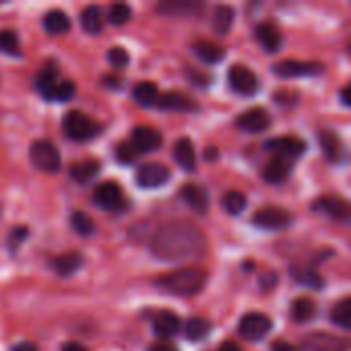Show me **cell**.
I'll use <instances>...</instances> for the list:
<instances>
[{"instance_id":"1","label":"cell","mask_w":351,"mask_h":351,"mask_svg":"<svg viewBox=\"0 0 351 351\" xmlns=\"http://www.w3.org/2000/svg\"><path fill=\"white\" fill-rule=\"evenodd\" d=\"M204 232L189 222H167L150 239V251L156 259L167 263H187L204 257L206 253Z\"/></svg>"},{"instance_id":"2","label":"cell","mask_w":351,"mask_h":351,"mask_svg":"<svg viewBox=\"0 0 351 351\" xmlns=\"http://www.w3.org/2000/svg\"><path fill=\"white\" fill-rule=\"evenodd\" d=\"M206 284H208V274L202 267H181L156 280V286L160 290L181 298H191L199 294L206 288Z\"/></svg>"},{"instance_id":"3","label":"cell","mask_w":351,"mask_h":351,"mask_svg":"<svg viewBox=\"0 0 351 351\" xmlns=\"http://www.w3.org/2000/svg\"><path fill=\"white\" fill-rule=\"evenodd\" d=\"M31 162L43 173H58L62 169V158L58 148L47 140H37L29 148Z\"/></svg>"},{"instance_id":"4","label":"cell","mask_w":351,"mask_h":351,"mask_svg":"<svg viewBox=\"0 0 351 351\" xmlns=\"http://www.w3.org/2000/svg\"><path fill=\"white\" fill-rule=\"evenodd\" d=\"M64 132H66L68 138L82 142V140L95 138L101 132V128L88 115H84L82 111H70L64 117Z\"/></svg>"},{"instance_id":"5","label":"cell","mask_w":351,"mask_h":351,"mask_svg":"<svg viewBox=\"0 0 351 351\" xmlns=\"http://www.w3.org/2000/svg\"><path fill=\"white\" fill-rule=\"evenodd\" d=\"M271 319L263 313H249L239 323V335L247 341H261L271 331Z\"/></svg>"},{"instance_id":"6","label":"cell","mask_w":351,"mask_h":351,"mask_svg":"<svg viewBox=\"0 0 351 351\" xmlns=\"http://www.w3.org/2000/svg\"><path fill=\"white\" fill-rule=\"evenodd\" d=\"M228 82H230V88L243 97H251L259 90L261 82L257 78V74L253 70H249L247 66L243 64H234L230 70H228Z\"/></svg>"},{"instance_id":"7","label":"cell","mask_w":351,"mask_h":351,"mask_svg":"<svg viewBox=\"0 0 351 351\" xmlns=\"http://www.w3.org/2000/svg\"><path fill=\"white\" fill-rule=\"evenodd\" d=\"M294 222L292 214L284 208H263L253 216V224L261 230H284Z\"/></svg>"},{"instance_id":"8","label":"cell","mask_w":351,"mask_h":351,"mask_svg":"<svg viewBox=\"0 0 351 351\" xmlns=\"http://www.w3.org/2000/svg\"><path fill=\"white\" fill-rule=\"evenodd\" d=\"M169 179H171V171H169V167H165L160 162H146V165H140L136 171V181L144 189L162 187L169 183Z\"/></svg>"},{"instance_id":"9","label":"cell","mask_w":351,"mask_h":351,"mask_svg":"<svg viewBox=\"0 0 351 351\" xmlns=\"http://www.w3.org/2000/svg\"><path fill=\"white\" fill-rule=\"evenodd\" d=\"M323 64L319 62H302V60H284L274 66V72L280 78H298V76H317L323 74Z\"/></svg>"},{"instance_id":"10","label":"cell","mask_w":351,"mask_h":351,"mask_svg":"<svg viewBox=\"0 0 351 351\" xmlns=\"http://www.w3.org/2000/svg\"><path fill=\"white\" fill-rule=\"evenodd\" d=\"M265 148L271 150L276 156L286 158V160H294L298 156H302L306 152V144L296 138V136H280V138H271L265 142Z\"/></svg>"},{"instance_id":"11","label":"cell","mask_w":351,"mask_h":351,"mask_svg":"<svg viewBox=\"0 0 351 351\" xmlns=\"http://www.w3.org/2000/svg\"><path fill=\"white\" fill-rule=\"evenodd\" d=\"M95 204L107 212H119L125 206L123 191L115 181H105L95 189Z\"/></svg>"},{"instance_id":"12","label":"cell","mask_w":351,"mask_h":351,"mask_svg":"<svg viewBox=\"0 0 351 351\" xmlns=\"http://www.w3.org/2000/svg\"><path fill=\"white\" fill-rule=\"evenodd\" d=\"M306 351H350V341L331 333H311L302 341Z\"/></svg>"},{"instance_id":"13","label":"cell","mask_w":351,"mask_h":351,"mask_svg":"<svg viewBox=\"0 0 351 351\" xmlns=\"http://www.w3.org/2000/svg\"><path fill=\"white\" fill-rule=\"evenodd\" d=\"M271 125V117L263 107H253L247 109L239 119H237V128L247 132V134H261Z\"/></svg>"},{"instance_id":"14","label":"cell","mask_w":351,"mask_h":351,"mask_svg":"<svg viewBox=\"0 0 351 351\" xmlns=\"http://www.w3.org/2000/svg\"><path fill=\"white\" fill-rule=\"evenodd\" d=\"M313 210L333 218V220H346L351 216V206L341 199V197H333V195H327V197H319L315 204H313Z\"/></svg>"},{"instance_id":"15","label":"cell","mask_w":351,"mask_h":351,"mask_svg":"<svg viewBox=\"0 0 351 351\" xmlns=\"http://www.w3.org/2000/svg\"><path fill=\"white\" fill-rule=\"evenodd\" d=\"M162 144V136L152 130V128H144V125H138L132 134V146L144 154V152H154L156 148H160Z\"/></svg>"},{"instance_id":"16","label":"cell","mask_w":351,"mask_h":351,"mask_svg":"<svg viewBox=\"0 0 351 351\" xmlns=\"http://www.w3.org/2000/svg\"><path fill=\"white\" fill-rule=\"evenodd\" d=\"M319 146H321L325 158L331 162H341L346 158V146H343L341 138L331 130H323L319 134Z\"/></svg>"},{"instance_id":"17","label":"cell","mask_w":351,"mask_h":351,"mask_svg":"<svg viewBox=\"0 0 351 351\" xmlns=\"http://www.w3.org/2000/svg\"><path fill=\"white\" fill-rule=\"evenodd\" d=\"M181 197H183V202H185L193 212H197V214H208V210H210V197H208V191H206L204 187L189 183V185H185V187L181 189Z\"/></svg>"},{"instance_id":"18","label":"cell","mask_w":351,"mask_h":351,"mask_svg":"<svg viewBox=\"0 0 351 351\" xmlns=\"http://www.w3.org/2000/svg\"><path fill=\"white\" fill-rule=\"evenodd\" d=\"M255 39L261 43V47L269 53L278 51L282 47V33L274 23H261L255 27Z\"/></svg>"},{"instance_id":"19","label":"cell","mask_w":351,"mask_h":351,"mask_svg":"<svg viewBox=\"0 0 351 351\" xmlns=\"http://www.w3.org/2000/svg\"><path fill=\"white\" fill-rule=\"evenodd\" d=\"M173 156H175L177 165H179L183 171H187V173L195 171V162H197V158H195L193 142H191L189 138H181V140H177V144H175V148H173Z\"/></svg>"},{"instance_id":"20","label":"cell","mask_w":351,"mask_h":351,"mask_svg":"<svg viewBox=\"0 0 351 351\" xmlns=\"http://www.w3.org/2000/svg\"><path fill=\"white\" fill-rule=\"evenodd\" d=\"M181 331V321L175 313L171 311H165V313H158L156 319H154V333L162 339H171L175 337L177 333Z\"/></svg>"},{"instance_id":"21","label":"cell","mask_w":351,"mask_h":351,"mask_svg":"<svg viewBox=\"0 0 351 351\" xmlns=\"http://www.w3.org/2000/svg\"><path fill=\"white\" fill-rule=\"evenodd\" d=\"M290 173H292V162L286 160V158L276 156V158H271V160L265 165V169H263V179H265L267 183L278 185V183L286 181Z\"/></svg>"},{"instance_id":"22","label":"cell","mask_w":351,"mask_h":351,"mask_svg":"<svg viewBox=\"0 0 351 351\" xmlns=\"http://www.w3.org/2000/svg\"><path fill=\"white\" fill-rule=\"evenodd\" d=\"M156 107L167 109V111H193L195 103L181 93H165V95H158Z\"/></svg>"},{"instance_id":"23","label":"cell","mask_w":351,"mask_h":351,"mask_svg":"<svg viewBox=\"0 0 351 351\" xmlns=\"http://www.w3.org/2000/svg\"><path fill=\"white\" fill-rule=\"evenodd\" d=\"M43 29L49 35H64L70 29V16L64 10L53 8V10L43 14Z\"/></svg>"},{"instance_id":"24","label":"cell","mask_w":351,"mask_h":351,"mask_svg":"<svg viewBox=\"0 0 351 351\" xmlns=\"http://www.w3.org/2000/svg\"><path fill=\"white\" fill-rule=\"evenodd\" d=\"M234 25V8L220 4L214 8V19H212V27L216 31V35H228L230 29Z\"/></svg>"},{"instance_id":"25","label":"cell","mask_w":351,"mask_h":351,"mask_svg":"<svg viewBox=\"0 0 351 351\" xmlns=\"http://www.w3.org/2000/svg\"><path fill=\"white\" fill-rule=\"evenodd\" d=\"M193 51H195V56L202 60V62H206V64H218V62H222L224 60V47H220V45H216V43H212V41H206V39H202V41H195L193 43Z\"/></svg>"},{"instance_id":"26","label":"cell","mask_w":351,"mask_h":351,"mask_svg":"<svg viewBox=\"0 0 351 351\" xmlns=\"http://www.w3.org/2000/svg\"><path fill=\"white\" fill-rule=\"evenodd\" d=\"M101 171V162L99 160H82V162H76L72 169H70V177L76 181V183H88L93 181Z\"/></svg>"},{"instance_id":"27","label":"cell","mask_w":351,"mask_h":351,"mask_svg":"<svg viewBox=\"0 0 351 351\" xmlns=\"http://www.w3.org/2000/svg\"><path fill=\"white\" fill-rule=\"evenodd\" d=\"M290 315H292V319L296 323H308V321H313L317 317V304H315V300L302 296V298L292 302Z\"/></svg>"},{"instance_id":"28","label":"cell","mask_w":351,"mask_h":351,"mask_svg":"<svg viewBox=\"0 0 351 351\" xmlns=\"http://www.w3.org/2000/svg\"><path fill=\"white\" fill-rule=\"evenodd\" d=\"M58 82H60V80H58V68H56V66H49V64L35 76V88H37L45 99H49V95H51V90L56 88Z\"/></svg>"},{"instance_id":"29","label":"cell","mask_w":351,"mask_h":351,"mask_svg":"<svg viewBox=\"0 0 351 351\" xmlns=\"http://www.w3.org/2000/svg\"><path fill=\"white\" fill-rule=\"evenodd\" d=\"M80 25L86 33L90 35H99L103 29V12L99 6H86L80 12Z\"/></svg>"},{"instance_id":"30","label":"cell","mask_w":351,"mask_h":351,"mask_svg":"<svg viewBox=\"0 0 351 351\" xmlns=\"http://www.w3.org/2000/svg\"><path fill=\"white\" fill-rule=\"evenodd\" d=\"M82 267V257L78 253H64L53 259V269L58 276H72Z\"/></svg>"},{"instance_id":"31","label":"cell","mask_w":351,"mask_h":351,"mask_svg":"<svg viewBox=\"0 0 351 351\" xmlns=\"http://www.w3.org/2000/svg\"><path fill=\"white\" fill-rule=\"evenodd\" d=\"M212 331V323L202 317H193L185 323V337L189 341H204Z\"/></svg>"},{"instance_id":"32","label":"cell","mask_w":351,"mask_h":351,"mask_svg":"<svg viewBox=\"0 0 351 351\" xmlns=\"http://www.w3.org/2000/svg\"><path fill=\"white\" fill-rule=\"evenodd\" d=\"M134 99H136V103L142 105V107L156 105V101H158V88H156V84H154V82H148V80L138 82V84L134 86Z\"/></svg>"},{"instance_id":"33","label":"cell","mask_w":351,"mask_h":351,"mask_svg":"<svg viewBox=\"0 0 351 351\" xmlns=\"http://www.w3.org/2000/svg\"><path fill=\"white\" fill-rule=\"evenodd\" d=\"M331 323L337 325L339 329L351 331V296L350 298L339 300L333 306V311H331Z\"/></svg>"},{"instance_id":"34","label":"cell","mask_w":351,"mask_h":351,"mask_svg":"<svg viewBox=\"0 0 351 351\" xmlns=\"http://www.w3.org/2000/svg\"><path fill=\"white\" fill-rule=\"evenodd\" d=\"M158 12H167V14H189L195 10H202L199 2H191V0H171V2H162L156 8Z\"/></svg>"},{"instance_id":"35","label":"cell","mask_w":351,"mask_h":351,"mask_svg":"<svg viewBox=\"0 0 351 351\" xmlns=\"http://www.w3.org/2000/svg\"><path fill=\"white\" fill-rule=\"evenodd\" d=\"M222 208H224V212L230 214V216L243 214L245 208H247V197H245V193H241V191H228V193H224V197H222Z\"/></svg>"},{"instance_id":"36","label":"cell","mask_w":351,"mask_h":351,"mask_svg":"<svg viewBox=\"0 0 351 351\" xmlns=\"http://www.w3.org/2000/svg\"><path fill=\"white\" fill-rule=\"evenodd\" d=\"M70 224H72L74 232L80 234V237H90V234L95 232V222H93V218H90L88 214H84V212H74L72 218H70Z\"/></svg>"},{"instance_id":"37","label":"cell","mask_w":351,"mask_h":351,"mask_svg":"<svg viewBox=\"0 0 351 351\" xmlns=\"http://www.w3.org/2000/svg\"><path fill=\"white\" fill-rule=\"evenodd\" d=\"M21 43H19V37L14 31L10 29H2L0 31V51L6 53V56H19L21 53Z\"/></svg>"},{"instance_id":"38","label":"cell","mask_w":351,"mask_h":351,"mask_svg":"<svg viewBox=\"0 0 351 351\" xmlns=\"http://www.w3.org/2000/svg\"><path fill=\"white\" fill-rule=\"evenodd\" d=\"M132 19V8L123 2H117V4H111L109 6V14H107V21L111 25H125L128 21Z\"/></svg>"},{"instance_id":"39","label":"cell","mask_w":351,"mask_h":351,"mask_svg":"<svg viewBox=\"0 0 351 351\" xmlns=\"http://www.w3.org/2000/svg\"><path fill=\"white\" fill-rule=\"evenodd\" d=\"M74 93H76L74 82H70V80H60V82L56 84V88L51 90L49 101H60V103H64V101H70V99L74 97Z\"/></svg>"},{"instance_id":"40","label":"cell","mask_w":351,"mask_h":351,"mask_svg":"<svg viewBox=\"0 0 351 351\" xmlns=\"http://www.w3.org/2000/svg\"><path fill=\"white\" fill-rule=\"evenodd\" d=\"M138 150L132 146V142H121L117 148H115V156H117V160L119 162H123V165H132L136 158H138Z\"/></svg>"},{"instance_id":"41","label":"cell","mask_w":351,"mask_h":351,"mask_svg":"<svg viewBox=\"0 0 351 351\" xmlns=\"http://www.w3.org/2000/svg\"><path fill=\"white\" fill-rule=\"evenodd\" d=\"M107 60L113 68H125L130 64V53L123 47H111L107 51Z\"/></svg>"},{"instance_id":"42","label":"cell","mask_w":351,"mask_h":351,"mask_svg":"<svg viewBox=\"0 0 351 351\" xmlns=\"http://www.w3.org/2000/svg\"><path fill=\"white\" fill-rule=\"evenodd\" d=\"M27 237H29V230H27L25 226H21V228H12V232H10V241H8L10 249H19V245H21Z\"/></svg>"},{"instance_id":"43","label":"cell","mask_w":351,"mask_h":351,"mask_svg":"<svg viewBox=\"0 0 351 351\" xmlns=\"http://www.w3.org/2000/svg\"><path fill=\"white\" fill-rule=\"evenodd\" d=\"M187 76H189V80H191L193 84H197V86H208V84H210V76H206V74H202V72L187 70Z\"/></svg>"},{"instance_id":"44","label":"cell","mask_w":351,"mask_h":351,"mask_svg":"<svg viewBox=\"0 0 351 351\" xmlns=\"http://www.w3.org/2000/svg\"><path fill=\"white\" fill-rule=\"evenodd\" d=\"M300 284H306V286H313V288H323V278L315 276V274H304L298 278Z\"/></svg>"},{"instance_id":"45","label":"cell","mask_w":351,"mask_h":351,"mask_svg":"<svg viewBox=\"0 0 351 351\" xmlns=\"http://www.w3.org/2000/svg\"><path fill=\"white\" fill-rule=\"evenodd\" d=\"M271 351H300L294 343H290V341H284V339H278V341H274V346H271Z\"/></svg>"},{"instance_id":"46","label":"cell","mask_w":351,"mask_h":351,"mask_svg":"<svg viewBox=\"0 0 351 351\" xmlns=\"http://www.w3.org/2000/svg\"><path fill=\"white\" fill-rule=\"evenodd\" d=\"M148 351H179L173 343H169V341H158V343H154L152 348Z\"/></svg>"},{"instance_id":"47","label":"cell","mask_w":351,"mask_h":351,"mask_svg":"<svg viewBox=\"0 0 351 351\" xmlns=\"http://www.w3.org/2000/svg\"><path fill=\"white\" fill-rule=\"evenodd\" d=\"M341 103H343V105H348V107H351V82L341 88Z\"/></svg>"},{"instance_id":"48","label":"cell","mask_w":351,"mask_h":351,"mask_svg":"<svg viewBox=\"0 0 351 351\" xmlns=\"http://www.w3.org/2000/svg\"><path fill=\"white\" fill-rule=\"evenodd\" d=\"M62 351H88L82 343H76V341H68L62 346Z\"/></svg>"},{"instance_id":"49","label":"cell","mask_w":351,"mask_h":351,"mask_svg":"<svg viewBox=\"0 0 351 351\" xmlns=\"http://www.w3.org/2000/svg\"><path fill=\"white\" fill-rule=\"evenodd\" d=\"M218 351H243L241 350V346H237V343H232V341H226V343H222Z\"/></svg>"},{"instance_id":"50","label":"cell","mask_w":351,"mask_h":351,"mask_svg":"<svg viewBox=\"0 0 351 351\" xmlns=\"http://www.w3.org/2000/svg\"><path fill=\"white\" fill-rule=\"evenodd\" d=\"M10 351H37V348L33 343H19V346H14Z\"/></svg>"},{"instance_id":"51","label":"cell","mask_w":351,"mask_h":351,"mask_svg":"<svg viewBox=\"0 0 351 351\" xmlns=\"http://www.w3.org/2000/svg\"><path fill=\"white\" fill-rule=\"evenodd\" d=\"M105 84H107V86H111V88H119V78L105 76Z\"/></svg>"},{"instance_id":"52","label":"cell","mask_w":351,"mask_h":351,"mask_svg":"<svg viewBox=\"0 0 351 351\" xmlns=\"http://www.w3.org/2000/svg\"><path fill=\"white\" fill-rule=\"evenodd\" d=\"M263 280H265V282H263V290H269V276H265ZM271 284H276V274L271 276Z\"/></svg>"},{"instance_id":"53","label":"cell","mask_w":351,"mask_h":351,"mask_svg":"<svg viewBox=\"0 0 351 351\" xmlns=\"http://www.w3.org/2000/svg\"><path fill=\"white\" fill-rule=\"evenodd\" d=\"M350 51H351V45H350Z\"/></svg>"}]
</instances>
